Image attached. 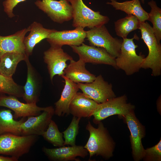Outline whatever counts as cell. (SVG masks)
Listing matches in <instances>:
<instances>
[{"mask_svg": "<svg viewBox=\"0 0 161 161\" xmlns=\"http://www.w3.org/2000/svg\"><path fill=\"white\" fill-rule=\"evenodd\" d=\"M151 9L148 13V20L152 23L153 31L158 42L161 39V9L158 7L155 1L151 0L148 2Z\"/></svg>", "mask_w": 161, "mask_h": 161, "instance_id": "cell-28", "label": "cell"}, {"mask_svg": "<svg viewBox=\"0 0 161 161\" xmlns=\"http://www.w3.org/2000/svg\"><path fill=\"white\" fill-rule=\"evenodd\" d=\"M72 9V26L74 27L90 29L107 23L109 21L107 16L101 15L87 7L82 0H68Z\"/></svg>", "mask_w": 161, "mask_h": 161, "instance_id": "cell-4", "label": "cell"}, {"mask_svg": "<svg viewBox=\"0 0 161 161\" xmlns=\"http://www.w3.org/2000/svg\"><path fill=\"white\" fill-rule=\"evenodd\" d=\"M26 0H6L3 2L4 10L8 16L10 18L15 15L13 13V9L20 2Z\"/></svg>", "mask_w": 161, "mask_h": 161, "instance_id": "cell-32", "label": "cell"}, {"mask_svg": "<svg viewBox=\"0 0 161 161\" xmlns=\"http://www.w3.org/2000/svg\"><path fill=\"white\" fill-rule=\"evenodd\" d=\"M54 114V109L52 106L36 116L27 117L20 126L21 135H42L47 129Z\"/></svg>", "mask_w": 161, "mask_h": 161, "instance_id": "cell-14", "label": "cell"}, {"mask_svg": "<svg viewBox=\"0 0 161 161\" xmlns=\"http://www.w3.org/2000/svg\"><path fill=\"white\" fill-rule=\"evenodd\" d=\"M81 118L73 116L72 121L67 129L62 133L65 140L64 146L75 145V140L79 130V124Z\"/></svg>", "mask_w": 161, "mask_h": 161, "instance_id": "cell-30", "label": "cell"}, {"mask_svg": "<svg viewBox=\"0 0 161 161\" xmlns=\"http://www.w3.org/2000/svg\"><path fill=\"white\" fill-rule=\"evenodd\" d=\"M29 26L30 32L28 36H25L23 41L25 54L28 57L32 55L36 44L47 38L51 33L56 30L46 28L41 23L36 21L33 22Z\"/></svg>", "mask_w": 161, "mask_h": 161, "instance_id": "cell-21", "label": "cell"}, {"mask_svg": "<svg viewBox=\"0 0 161 161\" xmlns=\"http://www.w3.org/2000/svg\"><path fill=\"white\" fill-rule=\"evenodd\" d=\"M30 30V26L15 33L7 36L0 35V57L7 52H16L25 53L23 43L27 32Z\"/></svg>", "mask_w": 161, "mask_h": 161, "instance_id": "cell-20", "label": "cell"}, {"mask_svg": "<svg viewBox=\"0 0 161 161\" xmlns=\"http://www.w3.org/2000/svg\"><path fill=\"white\" fill-rule=\"evenodd\" d=\"M123 117L131 133L130 139L133 158L136 161H139L145 155V149L142 143V139L145 136V129L135 116L133 111Z\"/></svg>", "mask_w": 161, "mask_h": 161, "instance_id": "cell-12", "label": "cell"}, {"mask_svg": "<svg viewBox=\"0 0 161 161\" xmlns=\"http://www.w3.org/2000/svg\"><path fill=\"white\" fill-rule=\"evenodd\" d=\"M0 106L6 107L13 111V117L15 120L20 117L38 115L48 108V106H38L36 103H24L18 100L16 97L3 94L0 95Z\"/></svg>", "mask_w": 161, "mask_h": 161, "instance_id": "cell-13", "label": "cell"}, {"mask_svg": "<svg viewBox=\"0 0 161 161\" xmlns=\"http://www.w3.org/2000/svg\"><path fill=\"white\" fill-rule=\"evenodd\" d=\"M98 104L83 93L78 92L70 104L69 113L80 118L90 117L92 116Z\"/></svg>", "mask_w": 161, "mask_h": 161, "instance_id": "cell-19", "label": "cell"}, {"mask_svg": "<svg viewBox=\"0 0 161 161\" xmlns=\"http://www.w3.org/2000/svg\"><path fill=\"white\" fill-rule=\"evenodd\" d=\"M81 27L74 30H56L51 33L46 39L50 46L62 47L63 45L79 46L84 41L86 31Z\"/></svg>", "mask_w": 161, "mask_h": 161, "instance_id": "cell-15", "label": "cell"}, {"mask_svg": "<svg viewBox=\"0 0 161 161\" xmlns=\"http://www.w3.org/2000/svg\"><path fill=\"white\" fill-rule=\"evenodd\" d=\"M98 127H94L89 121L86 129L89 133L88 140L84 147L88 151L89 159L95 156H100L108 159L113 155L114 143L102 122L98 123Z\"/></svg>", "mask_w": 161, "mask_h": 161, "instance_id": "cell-1", "label": "cell"}, {"mask_svg": "<svg viewBox=\"0 0 161 161\" xmlns=\"http://www.w3.org/2000/svg\"><path fill=\"white\" fill-rule=\"evenodd\" d=\"M36 6L54 22L62 24L72 19V9L68 0H37Z\"/></svg>", "mask_w": 161, "mask_h": 161, "instance_id": "cell-8", "label": "cell"}, {"mask_svg": "<svg viewBox=\"0 0 161 161\" xmlns=\"http://www.w3.org/2000/svg\"><path fill=\"white\" fill-rule=\"evenodd\" d=\"M26 117H22L18 121L14 118L10 109L0 110V135L11 133L21 135L20 126L25 120Z\"/></svg>", "mask_w": 161, "mask_h": 161, "instance_id": "cell-25", "label": "cell"}, {"mask_svg": "<svg viewBox=\"0 0 161 161\" xmlns=\"http://www.w3.org/2000/svg\"><path fill=\"white\" fill-rule=\"evenodd\" d=\"M38 136L17 135L11 133L0 135V154L18 159L28 153L36 142Z\"/></svg>", "mask_w": 161, "mask_h": 161, "instance_id": "cell-5", "label": "cell"}, {"mask_svg": "<svg viewBox=\"0 0 161 161\" xmlns=\"http://www.w3.org/2000/svg\"><path fill=\"white\" fill-rule=\"evenodd\" d=\"M86 38L90 45L104 49L115 58L119 55L123 40L113 37L105 25L86 31Z\"/></svg>", "mask_w": 161, "mask_h": 161, "instance_id": "cell-6", "label": "cell"}, {"mask_svg": "<svg viewBox=\"0 0 161 161\" xmlns=\"http://www.w3.org/2000/svg\"><path fill=\"white\" fill-rule=\"evenodd\" d=\"M42 151L49 159L54 161H80L78 157L85 158L88 154L87 150L81 145L64 146L49 148L44 147Z\"/></svg>", "mask_w": 161, "mask_h": 161, "instance_id": "cell-17", "label": "cell"}, {"mask_svg": "<svg viewBox=\"0 0 161 161\" xmlns=\"http://www.w3.org/2000/svg\"><path fill=\"white\" fill-rule=\"evenodd\" d=\"M139 39L136 34L131 38H123L120 53L115 58L117 68L122 69L128 75L139 71L145 58L143 55H138L136 53L138 46L135 44L134 40Z\"/></svg>", "mask_w": 161, "mask_h": 161, "instance_id": "cell-3", "label": "cell"}, {"mask_svg": "<svg viewBox=\"0 0 161 161\" xmlns=\"http://www.w3.org/2000/svg\"><path fill=\"white\" fill-rule=\"evenodd\" d=\"M27 69L26 82L23 86L22 97L27 103H36L39 101L42 87L41 78L27 57L24 61Z\"/></svg>", "mask_w": 161, "mask_h": 161, "instance_id": "cell-16", "label": "cell"}, {"mask_svg": "<svg viewBox=\"0 0 161 161\" xmlns=\"http://www.w3.org/2000/svg\"><path fill=\"white\" fill-rule=\"evenodd\" d=\"M143 158L146 160L160 161L161 160V140L154 146L145 150Z\"/></svg>", "mask_w": 161, "mask_h": 161, "instance_id": "cell-31", "label": "cell"}, {"mask_svg": "<svg viewBox=\"0 0 161 161\" xmlns=\"http://www.w3.org/2000/svg\"><path fill=\"white\" fill-rule=\"evenodd\" d=\"M65 85L59 100L55 103L54 114L59 117L69 114V106L79 89L77 83L70 80L64 75L61 76Z\"/></svg>", "mask_w": 161, "mask_h": 161, "instance_id": "cell-18", "label": "cell"}, {"mask_svg": "<svg viewBox=\"0 0 161 161\" xmlns=\"http://www.w3.org/2000/svg\"><path fill=\"white\" fill-rule=\"evenodd\" d=\"M127 100L126 96L124 95L99 104L92 115L93 122L98 124L101 120L114 115L123 117L133 111L134 106L128 103Z\"/></svg>", "mask_w": 161, "mask_h": 161, "instance_id": "cell-7", "label": "cell"}, {"mask_svg": "<svg viewBox=\"0 0 161 161\" xmlns=\"http://www.w3.org/2000/svg\"><path fill=\"white\" fill-rule=\"evenodd\" d=\"M41 136L44 139L55 146L60 147L64 146V141L63 133L59 131L57 125L52 119Z\"/></svg>", "mask_w": 161, "mask_h": 161, "instance_id": "cell-29", "label": "cell"}, {"mask_svg": "<svg viewBox=\"0 0 161 161\" xmlns=\"http://www.w3.org/2000/svg\"><path fill=\"white\" fill-rule=\"evenodd\" d=\"M18 159L12 157H6L0 156V161H17Z\"/></svg>", "mask_w": 161, "mask_h": 161, "instance_id": "cell-33", "label": "cell"}, {"mask_svg": "<svg viewBox=\"0 0 161 161\" xmlns=\"http://www.w3.org/2000/svg\"><path fill=\"white\" fill-rule=\"evenodd\" d=\"M84 95L98 104L103 103L116 97L111 83L105 81L100 75L92 83H77Z\"/></svg>", "mask_w": 161, "mask_h": 161, "instance_id": "cell-9", "label": "cell"}, {"mask_svg": "<svg viewBox=\"0 0 161 161\" xmlns=\"http://www.w3.org/2000/svg\"><path fill=\"white\" fill-rule=\"evenodd\" d=\"M70 61V64L64 70V75L67 78L76 83H91L95 79L96 76L86 69V63L81 59Z\"/></svg>", "mask_w": 161, "mask_h": 161, "instance_id": "cell-22", "label": "cell"}, {"mask_svg": "<svg viewBox=\"0 0 161 161\" xmlns=\"http://www.w3.org/2000/svg\"><path fill=\"white\" fill-rule=\"evenodd\" d=\"M70 47L73 52L78 55L79 59L85 63L108 65L117 69L115 58L103 48L87 45L83 43L79 46Z\"/></svg>", "mask_w": 161, "mask_h": 161, "instance_id": "cell-10", "label": "cell"}, {"mask_svg": "<svg viewBox=\"0 0 161 161\" xmlns=\"http://www.w3.org/2000/svg\"><path fill=\"white\" fill-rule=\"evenodd\" d=\"M142 2L143 3H144V0H141Z\"/></svg>", "mask_w": 161, "mask_h": 161, "instance_id": "cell-34", "label": "cell"}, {"mask_svg": "<svg viewBox=\"0 0 161 161\" xmlns=\"http://www.w3.org/2000/svg\"><path fill=\"white\" fill-rule=\"evenodd\" d=\"M140 22L135 16L128 14L114 23V29L116 35L122 38H127L131 32L139 29Z\"/></svg>", "mask_w": 161, "mask_h": 161, "instance_id": "cell-26", "label": "cell"}, {"mask_svg": "<svg viewBox=\"0 0 161 161\" xmlns=\"http://www.w3.org/2000/svg\"><path fill=\"white\" fill-rule=\"evenodd\" d=\"M27 56L25 53L16 52L6 53L0 57V74L12 78L18 64L25 61Z\"/></svg>", "mask_w": 161, "mask_h": 161, "instance_id": "cell-24", "label": "cell"}, {"mask_svg": "<svg viewBox=\"0 0 161 161\" xmlns=\"http://www.w3.org/2000/svg\"><path fill=\"white\" fill-rule=\"evenodd\" d=\"M106 4L112 5L116 10H120L127 15L131 14L136 16L140 22L148 20V13L142 7L139 0H132L120 2L116 0H109Z\"/></svg>", "mask_w": 161, "mask_h": 161, "instance_id": "cell-23", "label": "cell"}, {"mask_svg": "<svg viewBox=\"0 0 161 161\" xmlns=\"http://www.w3.org/2000/svg\"><path fill=\"white\" fill-rule=\"evenodd\" d=\"M43 58L52 82L56 75H64V70L67 66L66 62L73 59L62 47L52 46L44 52Z\"/></svg>", "mask_w": 161, "mask_h": 161, "instance_id": "cell-11", "label": "cell"}, {"mask_svg": "<svg viewBox=\"0 0 161 161\" xmlns=\"http://www.w3.org/2000/svg\"><path fill=\"white\" fill-rule=\"evenodd\" d=\"M24 92L23 86L16 83L12 78L0 74V93L7 94L17 98L22 97Z\"/></svg>", "mask_w": 161, "mask_h": 161, "instance_id": "cell-27", "label": "cell"}, {"mask_svg": "<svg viewBox=\"0 0 161 161\" xmlns=\"http://www.w3.org/2000/svg\"><path fill=\"white\" fill-rule=\"evenodd\" d=\"M139 29L141 32V38L148 50V54L145 58L141 68H150L153 76H160L161 74V45L158 42L152 27L147 21L140 22Z\"/></svg>", "mask_w": 161, "mask_h": 161, "instance_id": "cell-2", "label": "cell"}]
</instances>
